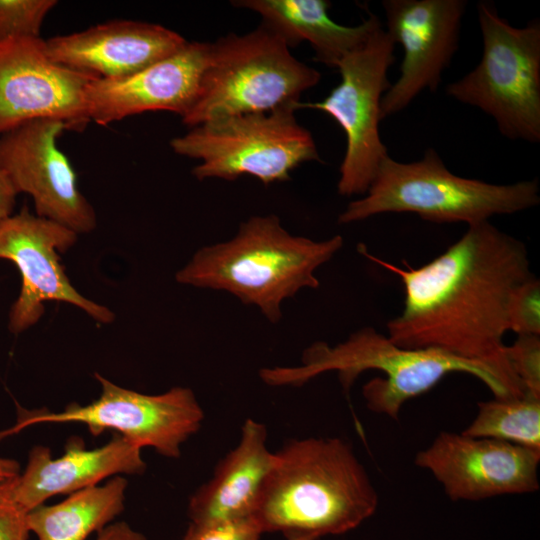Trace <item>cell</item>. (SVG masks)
Here are the masks:
<instances>
[{
    "instance_id": "1",
    "label": "cell",
    "mask_w": 540,
    "mask_h": 540,
    "mask_svg": "<svg viewBox=\"0 0 540 540\" xmlns=\"http://www.w3.org/2000/svg\"><path fill=\"white\" fill-rule=\"evenodd\" d=\"M358 248L403 284V310L386 325L394 343L483 363L519 382L506 356L504 335L510 294L533 275L522 241L489 221L479 222L417 268L406 262L405 268L399 267L368 253L363 245Z\"/></svg>"
},
{
    "instance_id": "2",
    "label": "cell",
    "mask_w": 540,
    "mask_h": 540,
    "mask_svg": "<svg viewBox=\"0 0 540 540\" xmlns=\"http://www.w3.org/2000/svg\"><path fill=\"white\" fill-rule=\"evenodd\" d=\"M378 493L349 443L291 439L275 453L253 513L262 532L286 539L339 535L370 518Z\"/></svg>"
},
{
    "instance_id": "3",
    "label": "cell",
    "mask_w": 540,
    "mask_h": 540,
    "mask_svg": "<svg viewBox=\"0 0 540 540\" xmlns=\"http://www.w3.org/2000/svg\"><path fill=\"white\" fill-rule=\"evenodd\" d=\"M367 370H377L384 376L363 385L366 406L391 419L399 417L407 401L428 392L451 373L478 378L494 397L525 393L518 381L491 366L440 350L403 348L373 327H363L334 346L314 342L303 351L300 365L262 368L259 376L270 386H302L323 373L335 371L343 390L348 392Z\"/></svg>"
},
{
    "instance_id": "4",
    "label": "cell",
    "mask_w": 540,
    "mask_h": 540,
    "mask_svg": "<svg viewBox=\"0 0 540 540\" xmlns=\"http://www.w3.org/2000/svg\"><path fill=\"white\" fill-rule=\"evenodd\" d=\"M343 242L340 235L322 241L292 235L274 214L252 216L230 240L200 248L175 278L183 285L226 291L277 323L285 299L320 286L316 270Z\"/></svg>"
},
{
    "instance_id": "5",
    "label": "cell",
    "mask_w": 540,
    "mask_h": 540,
    "mask_svg": "<svg viewBox=\"0 0 540 540\" xmlns=\"http://www.w3.org/2000/svg\"><path fill=\"white\" fill-rule=\"evenodd\" d=\"M540 202L537 180L499 185L457 176L437 152L426 150L419 161L404 163L388 156L372 184L351 201L338 222L349 224L385 213H412L434 223L488 221L517 213Z\"/></svg>"
},
{
    "instance_id": "6",
    "label": "cell",
    "mask_w": 540,
    "mask_h": 540,
    "mask_svg": "<svg viewBox=\"0 0 540 540\" xmlns=\"http://www.w3.org/2000/svg\"><path fill=\"white\" fill-rule=\"evenodd\" d=\"M320 78L263 25L243 35L230 33L211 43L195 100L182 123L191 128L216 118L297 106Z\"/></svg>"
},
{
    "instance_id": "7",
    "label": "cell",
    "mask_w": 540,
    "mask_h": 540,
    "mask_svg": "<svg viewBox=\"0 0 540 540\" xmlns=\"http://www.w3.org/2000/svg\"><path fill=\"white\" fill-rule=\"evenodd\" d=\"M483 38L478 65L446 94L491 116L502 135L540 141V23L514 27L489 2L477 4Z\"/></svg>"
},
{
    "instance_id": "8",
    "label": "cell",
    "mask_w": 540,
    "mask_h": 540,
    "mask_svg": "<svg viewBox=\"0 0 540 540\" xmlns=\"http://www.w3.org/2000/svg\"><path fill=\"white\" fill-rule=\"evenodd\" d=\"M297 106L264 113H246L212 119L191 127L170 141L181 156L198 159L192 174L234 181L242 175L264 185L284 182L307 161L320 157L311 133L296 118Z\"/></svg>"
},
{
    "instance_id": "9",
    "label": "cell",
    "mask_w": 540,
    "mask_h": 540,
    "mask_svg": "<svg viewBox=\"0 0 540 540\" xmlns=\"http://www.w3.org/2000/svg\"><path fill=\"white\" fill-rule=\"evenodd\" d=\"M395 43L380 24L364 43L348 53L337 69L340 83L318 102H299L331 116L346 136V151L337 184L342 196L364 195L389 156L381 141V100L389 89L387 73L395 61Z\"/></svg>"
},
{
    "instance_id": "10",
    "label": "cell",
    "mask_w": 540,
    "mask_h": 540,
    "mask_svg": "<svg viewBox=\"0 0 540 540\" xmlns=\"http://www.w3.org/2000/svg\"><path fill=\"white\" fill-rule=\"evenodd\" d=\"M100 396L87 405L71 403L60 412L28 411L18 407L14 426L0 431V440L41 423H82L98 436L113 430L139 446L167 458H178L181 446L198 432L204 412L189 388L148 395L120 387L98 373Z\"/></svg>"
},
{
    "instance_id": "11",
    "label": "cell",
    "mask_w": 540,
    "mask_h": 540,
    "mask_svg": "<svg viewBox=\"0 0 540 540\" xmlns=\"http://www.w3.org/2000/svg\"><path fill=\"white\" fill-rule=\"evenodd\" d=\"M77 241V233L24 206L18 214L0 221V259L13 262L22 286L9 313L8 328L19 334L36 324L44 303L72 304L100 323H111L114 313L82 296L70 283L58 253H65Z\"/></svg>"
},
{
    "instance_id": "12",
    "label": "cell",
    "mask_w": 540,
    "mask_h": 540,
    "mask_svg": "<svg viewBox=\"0 0 540 540\" xmlns=\"http://www.w3.org/2000/svg\"><path fill=\"white\" fill-rule=\"evenodd\" d=\"M66 124L36 119L0 136V170L17 193L31 196L36 215L55 221L77 234L96 227V214L81 193L77 175L57 139Z\"/></svg>"
},
{
    "instance_id": "13",
    "label": "cell",
    "mask_w": 540,
    "mask_h": 540,
    "mask_svg": "<svg viewBox=\"0 0 540 540\" xmlns=\"http://www.w3.org/2000/svg\"><path fill=\"white\" fill-rule=\"evenodd\" d=\"M93 79L54 61L41 37L0 40V136L36 119L83 131L91 122L84 92Z\"/></svg>"
},
{
    "instance_id": "14",
    "label": "cell",
    "mask_w": 540,
    "mask_h": 540,
    "mask_svg": "<svg viewBox=\"0 0 540 540\" xmlns=\"http://www.w3.org/2000/svg\"><path fill=\"white\" fill-rule=\"evenodd\" d=\"M540 452L504 441L440 432L414 463L454 501L532 493L539 488Z\"/></svg>"
},
{
    "instance_id": "15",
    "label": "cell",
    "mask_w": 540,
    "mask_h": 540,
    "mask_svg": "<svg viewBox=\"0 0 540 540\" xmlns=\"http://www.w3.org/2000/svg\"><path fill=\"white\" fill-rule=\"evenodd\" d=\"M464 0H385L386 32L404 57L381 100V119L402 111L424 89L436 91L457 51Z\"/></svg>"
},
{
    "instance_id": "16",
    "label": "cell",
    "mask_w": 540,
    "mask_h": 540,
    "mask_svg": "<svg viewBox=\"0 0 540 540\" xmlns=\"http://www.w3.org/2000/svg\"><path fill=\"white\" fill-rule=\"evenodd\" d=\"M210 48L211 43L187 42L131 75L93 79L84 92L90 121L107 126L147 111H170L182 118L195 100Z\"/></svg>"
},
{
    "instance_id": "17",
    "label": "cell",
    "mask_w": 540,
    "mask_h": 540,
    "mask_svg": "<svg viewBox=\"0 0 540 540\" xmlns=\"http://www.w3.org/2000/svg\"><path fill=\"white\" fill-rule=\"evenodd\" d=\"M187 42L164 26L133 20L108 21L45 40L54 61L97 79L136 73L177 52Z\"/></svg>"
},
{
    "instance_id": "18",
    "label": "cell",
    "mask_w": 540,
    "mask_h": 540,
    "mask_svg": "<svg viewBox=\"0 0 540 540\" xmlns=\"http://www.w3.org/2000/svg\"><path fill=\"white\" fill-rule=\"evenodd\" d=\"M145 470L141 448L118 433L95 449H87L81 438L71 437L58 458L42 445L29 451L26 467L17 477L15 497L30 511L55 495H69L105 478L139 475Z\"/></svg>"
},
{
    "instance_id": "19",
    "label": "cell",
    "mask_w": 540,
    "mask_h": 540,
    "mask_svg": "<svg viewBox=\"0 0 540 540\" xmlns=\"http://www.w3.org/2000/svg\"><path fill=\"white\" fill-rule=\"evenodd\" d=\"M263 423L247 419L238 444L217 464L213 476L190 497L191 523L252 517L275 460Z\"/></svg>"
},
{
    "instance_id": "20",
    "label": "cell",
    "mask_w": 540,
    "mask_h": 540,
    "mask_svg": "<svg viewBox=\"0 0 540 540\" xmlns=\"http://www.w3.org/2000/svg\"><path fill=\"white\" fill-rule=\"evenodd\" d=\"M232 5L260 15L261 25L273 32L288 48L308 42L315 60L337 68L344 56L366 41L381 22L369 13L357 26H343L329 16L326 0H241Z\"/></svg>"
},
{
    "instance_id": "21",
    "label": "cell",
    "mask_w": 540,
    "mask_h": 540,
    "mask_svg": "<svg viewBox=\"0 0 540 540\" xmlns=\"http://www.w3.org/2000/svg\"><path fill=\"white\" fill-rule=\"evenodd\" d=\"M128 482L111 477L74 493L54 505H39L28 512V526L38 540H86L113 523L125 508Z\"/></svg>"
},
{
    "instance_id": "22",
    "label": "cell",
    "mask_w": 540,
    "mask_h": 540,
    "mask_svg": "<svg viewBox=\"0 0 540 540\" xmlns=\"http://www.w3.org/2000/svg\"><path fill=\"white\" fill-rule=\"evenodd\" d=\"M462 433L540 452V396L525 392L481 401L476 416Z\"/></svg>"
},
{
    "instance_id": "23",
    "label": "cell",
    "mask_w": 540,
    "mask_h": 540,
    "mask_svg": "<svg viewBox=\"0 0 540 540\" xmlns=\"http://www.w3.org/2000/svg\"><path fill=\"white\" fill-rule=\"evenodd\" d=\"M56 0H0V40L39 38Z\"/></svg>"
},
{
    "instance_id": "24",
    "label": "cell",
    "mask_w": 540,
    "mask_h": 540,
    "mask_svg": "<svg viewBox=\"0 0 540 540\" xmlns=\"http://www.w3.org/2000/svg\"><path fill=\"white\" fill-rule=\"evenodd\" d=\"M507 327L517 336H540V282L534 275L511 292L507 304Z\"/></svg>"
},
{
    "instance_id": "25",
    "label": "cell",
    "mask_w": 540,
    "mask_h": 540,
    "mask_svg": "<svg viewBox=\"0 0 540 540\" xmlns=\"http://www.w3.org/2000/svg\"><path fill=\"white\" fill-rule=\"evenodd\" d=\"M506 356L525 392L540 396V336H517L506 345Z\"/></svg>"
},
{
    "instance_id": "26",
    "label": "cell",
    "mask_w": 540,
    "mask_h": 540,
    "mask_svg": "<svg viewBox=\"0 0 540 540\" xmlns=\"http://www.w3.org/2000/svg\"><path fill=\"white\" fill-rule=\"evenodd\" d=\"M262 530L253 517L189 524L180 540H260Z\"/></svg>"
},
{
    "instance_id": "27",
    "label": "cell",
    "mask_w": 540,
    "mask_h": 540,
    "mask_svg": "<svg viewBox=\"0 0 540 540\" xmlns=\"http://www.w3.org/2000/svg\"><path fill=\"white\" fill-rule=\"evenodd\" d=\"M17 477L0 482V540H28V512L15 497Z\"/></svg>"
},
{
    "instance_id": "28",
    "label": "cell",
    "mask_w": 540,
    "mask_h": 540,
    "mask_svg": "<svg viewBox=\"0 0 540 540\" xmlns=\"http://www.w3.org/2000/svg\"><path fill=\"white\" fill-rule=\"evenodd\" d=\"M96 540H147L144 534L124 521L113 522L97 533Z\"/></svg>"
},
{
    "instance_id": "29",
    "label": "cell",
    "mask_w": 540,
    "mask_h": 540,
    "mask_svg": "<svg viewBox=\"0 0 540 540\" xmlns=\"http://www.w3.org/2000/svg\"><path fill=\"white\" fill-rule=\"evenodd\" d=\"M17 195L9 177L0 170V221L13 214Z\"/></svg>"
},
{
    "instance_id": "30",
    "label": "cell",
    "mask_w": 540,
    "mask_h": 540,
    "mask_svg": "<svg viewBox=\"0 0 540 540\" xmlns=\"http://www.w3.org/2000/svg\"><path fill=\"white\" fill-rule=\"evenodd\" d=\"M20 474V466L16 460L0 458V482L6 481Z\"/></svg>"
},
{
    "instance_id": "31",
    "label": "cell",
    "mask_w": 540,
    "mask_h": 540,
    "mask_svg": "<svg viewBox=\"0 0 540 540\" xmlns=\"http://www.w3.org/2000/svg\"><path fill=\"white\" fill-rule=\"evenodd\" d=\"M287 540H317V539H315V538H313V537H306V536H304V537L290 538V539H287Z\"/></svg>"
}]
</instances>
